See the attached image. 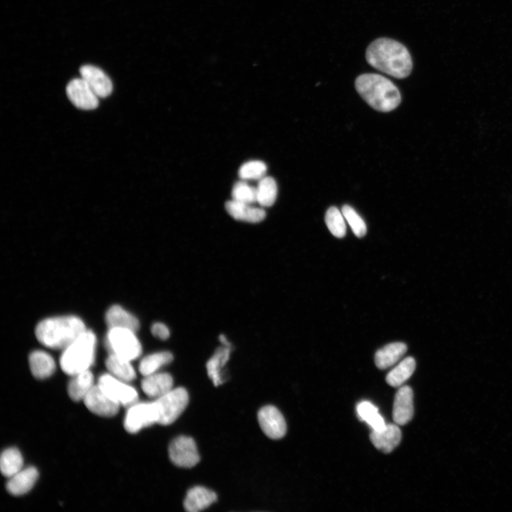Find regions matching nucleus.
<instances>
[{"instance_id": "nucleus-7", "label": "nucleus", "mask_w": 512, "mask_h": 512, "mask_svg": "<svg viewBox=\"0 0 512 512\" xmlns=\"http://www.w3.org/2000/svg\"><path fill=\"white\" fill-rule=\"evenodd\" d=\"M158 411L155 402L133 404L128 408L124 421L125 429L137 433L142 428L158 423Z\"/></svg>"}, {"instance_id": "nucleus-17", "label": "nucleus", "mask_w": 512, "mask_h": 512, "mask_svg": "<svg viewBox=\"0 0 512 512\" xmlns=\"http://www.w3.org/2000/svg\"><path fill=\"white\" fill-rule=\"evenodd\" d=\"M217 500V494L201 486L190 489L184 501V507L189 512H198L210 506Z\"/></svg>"}, {"instance_id": "nucleus-25", "label": "nucleus", "mask_w": 512, "mask_h": 512, "mask_svg": "<svg viewBox=\"0 0 512 512\" xmlns=\"http://www.w3.org/2000/svg\"><path fill=\"white\" fill-rule=\"evenodd\" d=\"M231 348H220L207 364V373L215 387L223 384L221 370L229 361Z\"/></svg>"}, {"instance_id": "nucleus-14", "label": "nucleus", "mask_w": 512, "mask_h": 512, "mask_svg": "<svg viewBox=\"0 0 512 512\" xmlns=\"http://www.w3.org/2000/svg\"><path fill=\"white\" fill-rule=\"evenodd\" d=\"M81 78L86 82L98 98H106L113 91L110 78L99 68L86 65L80 69Z\"/></svg>"}, {"instance_id": "nucleus-6", "label": "nucleus", "mask_w": 512, "mask_h": 512, "mask_svg": "<svg viewBox=\"0 0 512 512\" xmlns=\"http://www.w3.org/2000/svg\"><path fill=\"white\" fill-rule=\"evenodd\" d=\"M158 423L168 426L173 423L184 412L189 404V394L184 388L172 389L156 399Z\"/></svg>"}, {"instance_id": "nucleus-36", "label": "nucleus", "mask_w": 512, "mask_h": 512, "mask_svg": "<svg viewBox=\"0 0 512 512\" xmlns=\"http://www.w3.org/2000/svg\"><path fill=\"white\" fill-rule=\"evenodd\" d=\"M220 338L224 346L231 348V345L224 335H221Z\"/></svg>"}, {"instance_id": "nucleus-1", "label": "nucleus", "mask_w": 512, "mask_h": 512, "mask_svg": "<svg viewBox=\"0 0 512 512\" xmlns=\"http://www.w3.org/2000/svg\"><path fill=\"white\" fill-rule=\"evenodd\" d=\"M366 59L375 69L397 79L408 77L413 69L406 47L391 39L381 38L373 42L367 50Z\"/></svg>"}, {"instance_id": "nucleus-15", "label": "nucleus", "mask_w": 512, "mask_h": 512, "mask_svg": "<svg viewBox=\"0 0 512 512\" xmlns=\"http://www.w3.org/2000/svg\"><path fill=\"white\" fill-rule=\"evenodd\" d=\"M402 437V431L397 424H387L383 430L372 431L370 435L373 445L385 453L392 452L399 445Z\"/></svg>"}, {"instance_id": "nucleus-19", "label": "nucleus", "mask_w": 512, "mask_h": 512, "mask_svg": "<svg viewBox=\"0 0 512 512\" xmlns=\"http://www.w3.org/2000/svg\"><path fill=\"white\" fill-rule=\"evenodd\" d=\"M39 477L35 467H31L22 470L8 482L7 489L14 496H21L29 492L35 486Z\"/></svg>"}, {"instance_id": "nucleus-35", "label": "nucleus", "mask_w": 512, "mask_h": 512, "mask_svg": "<svg viewBox=\"0 0 512 512\" xmlns=\"http://www.w3.org/2000/svg\"><path fill=\"white\" fill-rule=\"evenodd\" d=\"M151 331L155 337L165 340L169 337L170 332L168 327L162 323H154L151 328Z\"/></svg>"}, {"instance_id": "nucleus-22", "label": "nucleus", "mask_w": 512, "mask_h": 512, "mask_svg": "<svg viewBox=\"0 0 512 512\" xmlns=\"http://www.w3.org/2000/svg\"><path fill=\"white\" fill-rule=\"evenodd\" d=\"M406 352L407 346L404 343L389 344L376 353V365L380 370H386L397 363Z\"/></svg>"}, {"instance_id": "nucleus-13", "label": "nucleus", "mask_w": 512, "mask_h": 512, "mask_svg": "<svg viewBox=\"0 0 512 512\" xmlns=\"http://www.w3.org/2000/svg\"><path fill=\"white\" fill-rule=\"evenodd\" d=\"M414 414L413 390L409 387H402L395 396L393 409L394 421L399 426L406 425L412 420Z\"/></svg>"}, {"instance_id": "nucleus-23", "label": "nucleus", "mask_w": 512, "mask_h": 512, "mask_svg": "<svg viewBox=\"0 0 512 512\" xmlns=\"http://www.w3.org/2000/svg\"><path fill=\"white\" fill-rule=\"evenodd\" d=\"M73 377L68 387L69 395L74 402L84 401L94 387L93 375L88 370Z\"/></svg>"}, {"instance_id": "nucleus-32", "label": "nucleus", "mask_w": 512, "mask_h": 512, "mask_svg": "<svg viewBox=\"0 0 512 512\" xmlns=\"http://www.w3.org/2000/svg\"><path fill=\"white\" fill-rule=\"evenodd\" d=\"M267 172L266 164L261 161H250L244 164L239 169V177L242 181H260Z\"/></svg>"}, {"instance_id": "nucleus-5", "label": "nucleus", "mask_w": 512, "mask_h": 512, "mask_svg": "<svg viewBox=\"0 0 512 512\" xmlns=\"http://www.w3.org/2000/svg\"><path fill=\"white\" fill-rule=\"evenodd\" d=\"M134 331L125 328H111L107 334L106 346L110 355L130 362L142 354V346Z\"/></svg>"}, {"instance_id": "nucleus-16", "label": "nucleus", "mask_w": 512, "mask_h": 512, "mask_svg": "<svg viewBox=\"0 0 512 512\" xmlns=\"http://www.w3.org/2000/svg\"><path fill=\"white\" fill-rule=\"evenodd\" d=\"M173 379L170 375L154 373L144 377L142 389L147 396L157 399L173 389Z\"/></svg>"}, {"instance_id": "nucleus-3", "label": "nucleus", "mask_w": 512, "mask_h": 512, "mask_svg": "<svg viewBox=\"0 0 512 512\" xmlns=\"http://www.w3.org/2000/svg\"><path fill=\"white\" fill-rule=\"evenodd\" d=\"M355 87L371 107L381 112H390L402 102V96L397 87L382 75L363 74L357 79Z\"/></svg>"}, {"instance_id": "nucleus-4", "label": "nucleus", "mask_w": 512, "mask_h": 512, "mask_svg": "<svg viewBox=\"0 0 512 512\" xmlns=\"http://www.w3.org/2000/svg\"><path fill=\"white\" fill-rule=\"evenodd\" d=\"M96 348L95 334L86 330L64 350L60 358L62 370L71 376L89 370L95 360Z\"/></svg>"}, {"instance_id": "nucleus-29", "label": "nucleus", "mask_w": 512, "mask_h": 512, "mask_svg": "<svg viewBox=\"0 0 512 512\" xmlns=\"http://www.w3.org/2000/svg\"><path fill=\"white\" fill-rule=\"evenodd\" d=\"M257 203L262 207H268L274 205L278 195V186L275 181L271 177H264L258 181L256 187Z\"/></svg>"}, {"instance_id": "nucleus-27", "label": "nucleus", "mask_w": 512, "mask_h": 512, "mask_svg": "<svg viewBox=\"0 0 512 512\" xmlns=\"http://www.w3.org/2000/svg\"><path fill=\"white\" fill-rule=\"evenodd\" d=\"M357 411L360 419L366 422L372 431H382L386 427L387 424L379 409L371 402L365 401L360 403Z\"/></svg>"}, {"instance_id": "nucleus-18", "label": "nucleus", "mask_w": 512, "mask_h": 512, "mask_svg": "<svg viewBox=\"0 0 512 512\" xmlns=\"http://www.w3.org/2000/svg\"><path fill=\"white\" fill-rule=\"evenodd\" d=\"M226 210L229 215L236 220L249 223H259L263 221L266 216L263 208L234 200L229 201L226 204Z\"/></svg>"}, {"instance_id": "nucleus-30", "label": "nucleus", "mask_w": 512, "mask_h": 512, "mask_svg": "<svg viewBox=\"0 0 512 512\" xmlns=\"http://www.w3.org/2000/svg\"><path fill=\"white\" fill-rule=\"evenodd\" d=\"M173 355L168 352L154 353L147 356L140 362L139 371L140 374L147 377L157 373L161 368L172 363Z\"/></svg>"}, {"instance_id": "nucleus-10", "label": "nucleus", "mask_w": 512, "mask_h": 512, "mask_svg": "<svg viewBox=\"0 0 512 512\" xmlns=\"http://www.w3.org/2000/svg\"><path fill=\"white\" fill-rule=\"evenodd\" d=\"M261 428L270 438L278 440L283 438L287 432L285 420L280 411L273 406L261 409L258 414Z\"/></svg>"}, {"instance_id": "nucleus-8", "label": "nucleus", "mask_w": 512, "mask_h": 512, "mask_svg": "<svg viewBox=\"0 0 512 512\" xmlns=\"http://www.w3.org/2000/svg\"><path fill=\"white\" fill-rule=\"evenodd\" d=\"M170 460L176 466L191 468L197 465L200 457L194 439L188 436H180L171 443L169 448Z\"/></svg>"}, {"instance_id": "nucleus-12", "label": "nucleus", "mask_w": 512, "mask_h": 512, "mask_svg": "<svg viewBox=\"0 0 512 512\" xmlns=\"http://www.w3.org/2000/svg\"><path fill=\"white\" fill-rule=\"evenodd\" d=\"M71 102L78 108L89 110L98 106V97L82 79H75L67 87Z\"/></svg>"}, {"instance_id": "nucleus-21", "label": "nucleus", "mask_w": 512, "mask_h": 512, "mask_svg": "<svg viewBox=\"0 0 512 512\" xmlns=\"http://www.w3.org/2000/svg\"><path fill=\"white\" fill-rule=\"evenodd\" d=\"M30 367L33 376L38 380L50 377L56 370V363L48 353L38 351L30 356Z\"/></svg>"}, {"instance_id": "nucleus-26", "label": "nucleus", "mask_w": 512, "mask_h": 512, "mask_svg": "<svg viewBox=\"0 0 512 512\" xmlns=\"http://www.w3.org/2000/svg\"><path fill=\"white\" fill-rule=\"evenodd\" d=\"M416 367L413 358L404 359L387 375V382L393 387H402L412 376Z\"/></svg>"}, {"instance_id": "nucleus-11", "label": "nucleus", "mask_w": 512, "mask_h": 512, "mask_svg": "<svg viewBox=\"0 0 512 512\" xmlns=\"http://www.w3.org/2000/svg\"><path fill=\"white\" fill-rule=\"evenodd\" d=\"M87 409L102 417H113L118 414L120 405L108 397L97 385L84 399Z\"/></svg>"}, {"instance_id": "nucleus-33", "label": "nucleus", "mask_w": 512, "mask_h": 512, "mask_svg": "<svg viewBox=\"0 0 512 512\" xmlns=\"http://www.w3.org/2000/svg\"><path fill=\"white\" fill-rule=\"evenodd\" d=\"M232 200L250 205L257 203L256 188L245 181L237 183L232 190Z\"/></svg>"}, {"instance_id": "nucleus-2", "label": "nucleus", "mask_w": 512, "mask_h": 512, "mask_svg": "<svg viewBox=\"0 0 512 512\" xmlns=\"http://www.w3.org/2000/svg\"><path fill=\"white\" fill-rule=\"evenodd\" d=\"M86 330L81 318L69 315L42 320L37 326L35 334L44 346L64 351Z\"/></svg>"}, {"instance_id": "nucleus-28", "label": "nucleus", "mask_w": 512, "mask_h": 512, "mask_svg": "<svg viewBox=\"0 0 512 512\" xmlns=\"http://www.w3.org/2000/svg\"><path fill=\"white\" fill-rule=\"evenodd\" d=\"M23 458L16 448L6 450L0 459V468L6 477H12L23 470Z\"/></svg>"}, {"instance_id": "nucleus-34", "label": "nucleus", "mask_w": 512, "mask_h": 512, "mask_svg": "<svg viewBox=\"0 0 512 512\" xmlns=\"http://www.w3.org/2000/svg\"><path fill=\"white\" fill-rule=\"evenodd\" d=\"M341 212H343L355 236L358 238L364 237L368 232L367 225L358 212L349 205L344 206L341 210Z\"/></svg>"}, {"instance_id": "nucleus-31", "label": "nucleus", "mask_w": 512, "mask_h": 512, "mask_svg": "<svg viewBox=\"0 0 512 512\" xmlns=\"http://www.w3.org/2000/svg\"><path fill=\"white\" fill-rule=\"evenodd\" d=\"M325 222L328 229L336 238H343L346 235V218L336 207L329 208L325 215Z\"/></svg>"}, {"instance_id": "nucleus-24", "label": "nucleus", "mask_w": 512, "mask_h": 512, "mask_svg": "<svg viewBox=\"0 0 512 512\" xmlns=\"http://www.w3.org/2000/svg\"><path fill=\"white\" fill-rule=\"evenodd\" d=\"M130 361L115 355H110L106 362V366L110 374L117 379L130 382L136 378L135 371Z\"/></svg>"}, {"instance_id": "nucleus-20", "label": "nucleus", "mask_w": 512, "mask_h": 512, "mask_svg": "<svg viewBox=\"0 0 512 512\" xmlns=\"http://www.w3.org/2000/svg\"><path fill=\"white\" fill-rule=\"evenodd\" d=\"M106 322L109 329L125 328L137 332L140 328L137 318L120 305H113L108 309Z\"/></svg>"}, {"instance_id": "nucleus-9", "label": "nucleus", "mask_w": 512, "mask_h": 512, "mask_svg": "<svg viewBox=\"0 0 512 512\" xmlns=\"http://www.w3.org/2000/svg\"><path fill=\"white\" fill-rule=\"evenodd\" d=\"M126 383L110 374H106L99 378L98 385L120 406L129 408L138 402V393Z\"/></svg>"}]
</instances>
